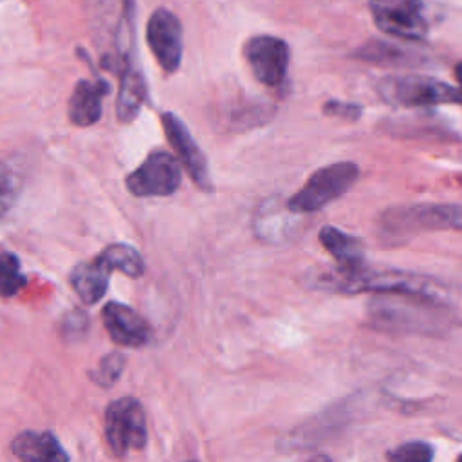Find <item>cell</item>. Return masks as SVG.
<instances>
[{
	"label": "cell",
	"mask_w": 462,
	"mask_h": 462,
	"mask_svg": "<svg viewBox=\"0 0 462 462\" xmlns=\"http://www.w3.org/2000/svg\"><path fill=\"white\" fill-rule=\"evenodd\" d=\"M393 462H430L433 458V448L426 442H406L397 446L386 455Z\"/></svg>",
	"instance_id": "obj_20"
},
{
	"label": "cell",
	"mask_w": 462,
	"mask_h": 462,
	"mask_svg": "<svg viewBox=\"0 0 462 462\" xmlns=\"http://www.w3.org/2000/svg\"><path fill=\"white\" fill-rule=\"evenodd\" d=\"M146 42L164 72L171 74L179 69L182 61L184 42L182 25L173 13L164 7L153 11L146 23Z\"/></svg>",
	"instance_id": "obj_8"
},
{
	"label": "cell",
	"mask_w": 462,
	"mask_h": 462,
	"mask_svg": "<svg viewBox=\"0 0 462 462\" xmlns=\"http://www.w3.org/2000/svg\"><path fill=\"white\" fill-rule=\"evenodd\" d=\"M110 92L105 79H79L69 97L67 116L74 126L87 128L96 125L103 114V97Z\"/></svg>",
	"instance_id": "obj_13"
},
{
	"label": "cell",
	"mask_w": 462,
	"mask_h": 462,
	"mask_svg": "<svg viewBox=\"0 0 462 462\" xmlns=\"http://www.w3.org/2000/svg\"><path fill=\"white\" fill-rule=\"evenodd\" d=\"M110 271H119L125 276L139 278L144 273V260L141 253L130 244H110L97 254Z\"/></svg>",
	"instance_id": "obj_17"
},
{
	"label": "cell",
	"mask_w": 462,
	"mask_h": 462,
	"mask_svg": "<svg viewBox=\"0 0 462 462\" xmlns=\"http://www.w3.org/2000/svg\"><path fill=\"white\" fill-rule=\"evenodd\" d=\"M27 283V278L23 276L20 269V262L16 254L9 251H2L0 256V291L4 298L14 296L23 285Z\"/></svg>",
	"instance_id": "obj_18"
},
{
	"label": "cell",
	"mask_w": 462,
	"mask_h": 462,
	"mask_svg": "<svg viewBox=\"0 0 462 462\" xmlns=\"http://www.w3.org/2000/svg\"><path fill=\"white\" fill-rule=\"evenodd\" d=\"M105 439L116 457L141 451L148 442L146 415L135 397H119L105 410Z\"/></svg>",
	"instance_id": "obj_3"
},
{
	"label": "cell",
	"mask_w": 462,
	"mask_h": 462,
	"mask_svg": "<svg viewBox=\"0 0 462 462\" xmlns=\"http://www.w3.org/2000/svg\"><path fill=\"white\" fill-rule=\"evenodd\" d=\"M101 319L116 345L139 348L150 341L152 330L144 318L121 301H108L101 310Z\"/></svg>",
	"instance_id": "obj_12"
},
{
	"label": "cell",
	"mask_w": 462,
	"mask_h": 462,
	"mask_svg": "<svg viewBox=\"0 0 462 462\" xmlns=\"http://www.w3.org/2000/svg\"><path fill=\"white\" fill-rule=\"evenodd\" d=\"M108 274V265L99 256H96L94 260H85L74 265L69 282L83 303L94 305L106 294Z\"/></svg>",
	"instance_id": "obj_15"
},
{
	"label": "cell",
	"mask_w": 462,
	"mask_h": 462,
	"mask_svg": "<svg viewBox=\"0 0 462 462\" xmlns=\"http://www.w3.org/2000/svg\"><path fill=\"white\" fill-rule=\"evenodd\" d=\"M245 61L256 78L265 87H278L283 83L289 67L287 43L271 34H258L244 45Z\"/></svg>",
	"instance_id": "obj_7"
},
{
	"label": "cell",
	"mask_w": 462,
	"mask_h": 462,
	"mask_svg": "<svg viewBox=\"0 0 462 462\" xmlns=\"http://www.w3.org/2000/svg\"><path fill=\"white\" fill-rule=\"evenodd\" d=\"M11 451L16 458L27 462H60L70 458L51 431H22L13 439Z\"/></svg>",
	"instance_id": "obj_14"
},
{
	"label": "cell",
	"mask_w": 462,
	"mask_h": 462,
	"mask_svg": "<svg viewBox=\"0 0 462 462\" xmlns=\"http://www.w3.org/2000/svg\"><path fill=\"white\" fill-rule=\"evenodd\" d=\"M180 180L179 157L166 150H153L126 175L125 184L135 197H168L179 189Z\"/></svg>",
	"instance_id": "obj_5"
},
{
	"label": "cell",
	"mask_w": 462,
	"mask_h": 462,
	"mask_svg": "<svg viewBox=\"0 0 462 462\" xmlns=\"http://www.w3.org/2000/svg\"><path fill=\"white\" fill-rule=\"evenodd\" d=\"M384 224L388 229H410V227H451L462 229V206L451 204H433V206H411L395 208L384 215Z\"/></svg>",
	"instance_id": "obj_10"
},
{
	"label": "cell",
	"mask_w": 462,
	"mask_h": 462,
	"mask_svg": "<svg viewBox=\"0 0 462 462\" xmlns=\"http://www.w3.org/2000/svg\"><path fill=\"white\" fill-rule=\"evenodd\" d=\"M87 327H88V319H87V316H85L83 312H79V310H74L70 316H67V318H65V323H63L65 334H70L72 337H74L76 334H83V332L87 330Z\"/></svg>",
	"instance_id": "obj_22"
},
{
	"label": "cell",
	"mask_w": 462,
	"mask_h": 462,
	"mask_svg": "<svg viewBox=\"0 0 462 462\" xmlns=\"http://www.w3.org/2000/svg\"><path fill=\"white\" fill-rule=\"evenodd\" d=\"M379 94L397 106H431L462 103V90L428 76H390L379 83Z\"/></svg>",
	"instance_id": "obj_4"
},
{
	"label": "cell",
	"mask_w": 462,
	"mask_h": 462,
	"mask_svg": "<svg viewBox=\"0 0 462 462\" xmlns=\"http://www.w3.org/2000/svg\"><path fill=\"white\" fill-rule=\"evenodd\" d=\"M125 361H126V357L121 352L114 350V352L103 356L97 363V368L92 370L88 375L97 386L110 388L119 381V375L125 370Z\"/></svg>",
	"instance_id": "obj_19"
},
{
	"label": "cell",
	"mask_w": 462,
	"mask_h": 462,
	"mask_svg": "<svg viewBox=\"0 0 462 462\" xmlns=\"http://www.w3.org/2000/svg\"><path fill=\"white\" fill-rule=\"evenodd\" d=\"M319 242L323 249L336 260L337 271H354L365 265L363 244L356 236L334 226H323L319 231Z\"/></svg>",
	"instance_id": "obj_16"
},
{
	"label": "cell",
	"mask_w": 462,
	"mask_h": 462,
	"mask_svg": "<svg viewBox=\"0 0 462 462\" xmlns=\"http://www.w3.org/2000/svg\"><path fill=\"white\" fill-rule=\"evenodd\" d=\"M161 125L168 143L171 144L175 155L180 159L182 166L188 170L191 180L200 189H211V177H209L206 155L199 148L188 126L173 112H162Z\"/></svg>",
	"instance_id": "obj_9"
},
{
	"label": "cell",
	"mask_w": 462,
	"mask_h": 462,
	"mask_svg": "<svg viewBox=\"0 0 462 462\" xmlns=\"http://www.w3.org/2000/svg\"><path fill=\"white\" fill-rule=\"evenodd\" d=\"M379 31L402 40H422L428 34L420 0H368Z\"/></svg>",
	"instance_id": "obj_6"
},
{
	"label": "cell",
	"mask_w": 462,
	"mask_h": 462,
	"mask_svg": "<svg viewBox=\"0 0 462 462\" xmlns=\"http://www.w3.org/2000/svg\"><path fill=\"white\" fill-rule=\"evenodd\" d=\"M359 168L356 162L339 161L318 168L307 182L287 199L285 208L296 215H309L323 209L341 195H345L357 180Z\"/></svg>",
	"instance_id": "obj_2"
},
{
	"label": "cell",
	"mask_w": 462,
	"mask_h": 462,
	"mask_svg": "<svg viewBox=\"0 0 462 462\" xmlns=\"http://www.w3.org/2000/svg\"><path fill=\"white\" fill-rule=\"evenodd\" d=\"M323 285L341 294L388 292L422 300H435L440 294V287L431 278L393 269H372L366 263L354 271L334 269L323 276Z\"/></svg>",
	"instance_id": "obj_1"
},
{
	"label": "cell",
	"mask_w": 462,
	"mask_h": 462,
	"mask_svg": "<svg viewBox=\"0 0 462 462\" xmlns=\"http://www.w3.org/2000/svg\"><path fill=\"white\" fill-rule=\"evenodd\" d=\"M323 112L330 117H337L343 121H357L361 117L363 108L356 103H346V101H339V99H328L323 105Z\"/></svg>",
	"instance_id": "obj_21"
},
{
	"label": "cell",
	"mask_w": 462,
	"mask_h": 462,
	"mask_svg": "<svg viewBox=\"0 0 462 462\" xmlns=\"http://www.w3.org/2000/svg\"><path fill=\"white\" fill-rule=\"evenodd\" d=\"M455 76H457V81L460 85V90H462V61L455 67Z\"/></svg>",
	"instance_id": "obj_23"
},
{
	"label": "cell",
	"mask_w": 462,
	"mask_h": 462,
	"mask_svg": "<svg viewBox=\"0 0 462 462\" xmlns=\"http://www.w3.org/2000/svg\"><path fill=\"white\" fill-rule=\"evenodd\" d=\"M134 45L121 51L119 65V90L116 99V116L121 123H130L137 117L146 101V83L135 60Z\"/></svg>",
	"instance_id": "obj_11"
}]
</instances>
